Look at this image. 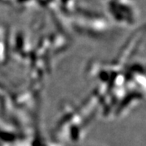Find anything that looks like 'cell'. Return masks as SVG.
Returning a JSON list of instances; mask_svg holds the SVG:
<instances>
[{"mask_svg":"<svg viewBox=\"0 0 146 146\" xmlns=\"http://www.w3.org/2000/svg\"><path fill=\"white\" fill-rule=\"evenodd\" d=\"M61 1V3H63V4L65 5V4H67L68 3V2H69L70 0H60Z\"/></svg>","mask_w":146,"mask_h":146,"instance_id":"1","label":"cell"}]
</instances>
